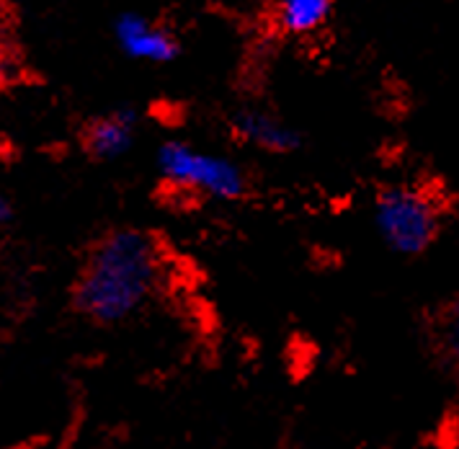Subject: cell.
I'll return each mask as SVG.
<instances>
[{
  "label": "cell",
  "instance_id": "obj_6",
  "mask_svg": "<svg viewBox=\"0 0 459 449\" xmlns=\"http://www.w3.org/2000/svg\"><path fill=\"white\" fill-rule=\"evenodd\" d=\"M140 109L119 103L104 114H96L81 129V147L96 163H114L122 161L137 143L140 132Z\"/></svg>",
  "mask_w": 459,
  "mask_h": 449
},
{
  "label": "cell",
  "instance_id": "obj_9",
  "mask_svg": "<svg viewBox=\"0 0 459 449\" xmlns=\"http://www.w3.org/2000/svg\"><path fill=\"white\" fill-rule=\"evenodd\" d=\"M13 217H16V207L11 202V197H5V194L0 191V230L13 223Z\"/></svg>",
  "mask_w": 459,
  "mask_h": 449
},
{
  "label": "cell",
  "instance_id": "obj_3",
  "mask_svg": "<svg viewBox=\"0 0 459 449\" xmlns=\"http://www.w3.org/2000/svg\"><path fill=\"white\" fill-rule=\"evenodd\" d=\"M372 223L382 245L400 259L431 251L444 230V205L420 184H387L377 191Z\"/></svg>",
  "mask_w": 459,
  "mask_h": 449
},
{
  "label": "cell",
  "instance_id": "obj_5",
  "mask_svg": "<svg viewBox=\"0 0 459 449\" xmlns=\"http://www.w3.org/2000/svg\"><path fill=\"white\" fill-rule=\"evenodd\" d=\"M230 135L246 147L266 155H292L302 150V132L264 106H240L228 117Z\"/></svg>",
  "mask_w": 459,
  "mask_h": 449
},
{
  "label": "cell",
  "instance_id": "obj_8",
  "mask_svg": "<svg viewBox=\"0 0 459 449\" xmlns=\"http://www.w3.org/2000/svg\"><path fill=\"white\" fill-rule=\"evenodd\" d=\"M431 330L438 357L459 374V295L438 307Z\"/></svg>",
  "mask_w": 459,
  "mask_h": 449
},
{
  "label": "cell",
  "instance_id": "obj_2",
  "mask_svg": "<svg viewBox=\"0 0 459 449\" xmlns=\"http://www.w3.org/2000/svg\"><path fill=\"white\" fill-rule=\"evenodd\" d=\"M155 168L160 184L199 199L235 205L251 194V176L225 153L204 150L186 140H166L158 145Z\"/></svg>",
  "mask_w": 459,
  "mask_h": 449
},
{
  "label": "cell",
  "instance_id": "obj_7",
  "mask_svg": "<svg viewBox=\"0 0 459 449\" xmlns=\"http://www.w3.org/2000/svg\"><path fill=\"white\" fill-rule=\"evenodd\" d=\"M335 0H276L272 19L276 31L292 40L320 34L333 19Z\"/></svg>",
  "mask_w": 459,
  "mask_h": 449
},
{
  "label": "cell",
  "instance_id": "obj_1",
  "mask_svg": "<svg viewBox=\"0 0 459 449\" xmlns=\"http://www.w3.org/2000/svg\"><path fill=\"white\" fill-rule=\"evenodd\" d=\"M166 279V253L143 227H111L88 248L70 286L73 310L96 326H119L155 300Z\"/></svg>",
  "mask_w": 459,
  "mask_h": 449
},
{
  "label": "cell",
  "instance_id": "obj_4",
  "mask_svg": "<svg viewBox=\"0 0 459 449\" xmlns=\"http://www.w3.org/2000/svg\"><path fill=\"white\" fill-rule=\"evenodd\" d=\"M111 34L119 52L143 65H170L181 57V41L173 29L158 21L147 19L140 11H122L114 23Z\"/></svg>",
  "mask_w": 459,
  "mask_h": 449
}]
</instances>
